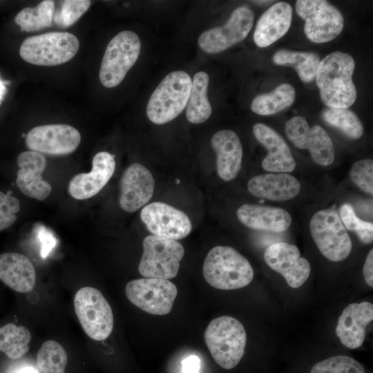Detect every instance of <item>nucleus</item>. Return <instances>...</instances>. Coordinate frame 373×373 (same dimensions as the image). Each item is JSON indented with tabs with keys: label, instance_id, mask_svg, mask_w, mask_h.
Wrapping results in <instances>:
<instances>
[{
	"label": "nucleus",
	"instance_id": "obj_1",
	"mask_svg": "<svg viewBox=\"0 0 373 373\" xmlns=\"http://www.w3.org/2000/svg\"><path fill=\"white\" fill-rule=\"evenodd\" d=\"M355 68L348 53L333 52L320 61L316 83L321 99L329 108H347L356 101L357 92L352 81Z\"/></svg>",
	"mask_w": 373,
	"mask_h": 373
},
{
	"label": "nucleus",
	"instance_id": "obj_2",
	"mask_svg": "<svg viewBox=\"0 0 373 373\" xmlns=\"http://www.w3.org/2000/svg\"><path fill=\"white\" fill-rule=\"evenodd\" d=\"M202 272L210 285L222 290L244 287L254 278V270L249 260L229 246L212 248L204 259Z\"/></svg>",
	"mask_w": 373,
	"mask_h": 373
},
{
	"label": "nucleus",
	"instance_id": "obj_3",
	"mask_svg": "<svg viewBox=\"0 0 373 373\" xmlns=\"http://www.w3.org/2000/svg\"><path fill=\"white\" fill-rule=\"evenodd\" d=\"M214 361L226 370L235 367L245 354L247 334L237 319L222 316L212 320L204 334Z\"/></svg>",
	"mask_w": 373,
	"mask_h": 373
},
{
	"label": "nucleus",
	"instance_id": "obj_4",
	"mask_svg": "<svg viewBox=\"0 0 373 373\" xmlns=\"http://www.w3.org/2000/svg\"><path fill=\"white\" fill-rule=\"evenodd\" d=\"M192 79L183 70L169 73L151 94L146 115L156 124H166L177 117L186 107L190 95Z\"/></svg>",
	"mask_w": 373,
	"mask_h": 373
},
{
	"label": "nucleus",
	"instance_id": "obj_5",
	"mask_svg": "<svg viewBox=\"0 0 373 373\" xmlns=\"http://www.w3.org/2000/svg\"><path fill=\"white\" fill-rule=\"evenodd\" d=\"M79 41L68 32H50L26 38L19 48L21 57L26 62L41 66L60 65L77 54Z\"/></svg>",
	"mask_w": 373,
	"mask_h": 373
},
{
	"label": "nucleus",
	"instance_id": "obj_6",
	"mask_svg": "<svg viewBox=\"0 0 373 373\" xmlns=\"http://www.w3.org/2000/svg\"><path fill=\"white\" fill-rule=\"evenodd\" d=\"M141 50L138 35L131 30L117 33L105 50L99 69V80L106 88L118 86L137 61Z\"/></svg>",
	"mask_w": 373,
	"mask_h": 373
},
{
	"label": "nucleus",
	"instance_id": "obj_7",
	"mask_svg": "<svg viewBox=\"0 0 373 373\" xmlns=\"http://www.w3.org/2000/svg\"><path fill=\"white\" fill-rule=\"evenodd\" d=\"M138 271L145 278L170 280L175 278L184 254L178 241L153 235L144 238Z\"/></svg>",
	"mask_w": 373,
	"mask_h": 373
},
{
	"label": "nucleus",
	"instance_id": "obj_8",
	"mask_svg": "<svg viewBox=\"0 0 373 373\" xmlns=\"http://www.w3.org/2000/svg\"><path fill=\"white\" fill-rule=\"evenodd\" d=\"M309 228L315 244L326 258L339 262L348 257L352 242L339 214L334 209L316 212L310 220Z\"/></svg>",
	"mask_w": 373,
	"mask_h": 373
},
{
	"label": "nucleus",
	"instance_id": "obj_9",
	"mask_svg": "<svg viewBox=\"0 0 373 373\" xmlns=\"http://www.w3.org/2000/svg\"><path fill=\"white\" fill-rule=\"evenodd\" d=\"M74 307L78 320L90 338L103 341L108 338L113 329L112 309L96 288L84 287L75 295Z\"/></svg>",
	"mask_w": 373,
	"mask_h": 373
},
{
	"label": "nucleus",
	"instance_id": "obj_10",
	"mask_svg": "<svg viewBox=\"0 0 373 373\" xmlns=\"http://www.w3.org/2000/svg\"><path fill=\"white\" fill-rule=\"evenodd\" d=\"M296 11L305 20V34L314 43L332 41L343 30V15L327 1L298 0L296 2Z\"/></svg>",
	"mask_w": 373,
	"mask_h": 373
},
{
	"label": "nucleus",
	"instance_id": "obj_11",
	"mask_svg": "<svg viewBox=\"0 0 373 373\" xmlns=\"http://www.w3.org/2000/svg\"><path fill=\"white\" fill-rule=\"evenodd\" d=\"M125 294L129 301L154 315H166L172 309L178 290L169 280L144 278L128 282Z\"/></svg>",
	"mask_w": 373,
	"mask_h": 373
},
{
	"label": "nucleus",
	"instance_id": "obj_12",
	"mask_svg": "<svg viewBox=\"0 0 373 373\" xmlns=\"http://www.w3.org/2000/svg\"><path fill=\"white\" fill-rule=\"evenodd\" d=\"M289 140L298 149H307L313 161L323 166L332 164L335 151L333 142L320 126L309 127L305 117L295 116L285 124Z\"/></svg>",
	"mask_w": 373,
	"mask_h": 373
},
{
	"label": "nucleus",
	"instance_id": "obj_13",
	"mask_svg": "<svg viewBox=\"0 0 373 373\" xmlns=\"http://www.w3.org/2000/svg\"><path fill=\"white\" fill-rule=\"evenodd\" d=\"M81 142L75 127L66 124L35 126L27 133L25 142L33 151L50 155H66L73 153Z\"/></svg>",
	"mask_w": 373,
	"mask_h": 373
},
{
	"label": "nucleus",
	"instance_id": "obj_14",
	"mask_svg": "<svg viewBox=\"0 0 373 373\" xmlns=\"http://www.w3.org/2000/svg\"><path fill=\"white\" fill-rule=\"evenodd\" d=\"M254 20V14L251 9L245 6L237 8L224 26L203 32L198 38V45L208 53L224 51L245 39Z\"/></svg>",
	"mask_w": 373,
	"mask_h": 373
},
{
	"label": "nucleus",
	"instance_id": "obj_15",
	"mask_svg": "<svg viewBox=\"0 0 373 373\" xmlns=\"http://www.w3.org/2000/svg\"><path fill=\"white\" fill-rule=\"evenodd\" d=\"M140 218L153 236L162 238L180 240L192 229L191 220L185 213L164 202H154L145 205Z\"/></svg>",
	"mask_w": 373,
	"mask_h": 373
},
{
	"label": "nucleus",
	"instance_id": "obj_16",
	"mask_svg": "<svg viewBox=\"0 0 373 373\" xmlns=\"http://www.w3.org/2000/svg\"><path fill=\"white\" fill-rule=\"evenodd\" d=\"M264 259L267 265L280 274L292 288L303 285L309 276V262L300 257V251L294 245L274 243L265 250Z\"/></svg>",
	"mask_w": 373,
	"mask_h": 373
},
{
	"label": "nucleus",
	"instance_id": "obj_17",
	"mask_svg": "<svg viewBox=\"0 0 373 373\" xmlns=\"http://www.w3.org/2000/svg\"><path fill=\"white\" fill-rule=\"evenodd\" d=\"M154 185V178L146 167L140 163L131 164L120 180V207L128 213L144 207L152 198Z\"/></svg>",
	"mask_w": 373,
	"mask_h": 373
},
{
	"label": "nucleus",
	"instance_id": "obj_18",
	"mask_svg": "<svg viewBox=\"0 0 373 373\" xmlns=\"http://www.w3.org/2000/svg\"><path fill=\"white\" fill-rule=\"evenodd\" d=\"M16 184L27 197L43 201L52 191L49 182L42 178L47 160L46 157L33 151H23L17 157Z\"/></svg>",
	"mask_w": 373,
	"mask_h": 373
},
{
	"label": "nucleus",
	"instance_id": "obj_19",
	"mask_svg": "<svg viewBox=\"0 0 373 373\" xmlns=\"http://www.w3.org/2000/svg\"><path fill=\"white\" fill-rule=\"evenodd\" d=\"M88 173L74 175L68 186V193L75 199H88L97 194L108 183L115 169L113 155L106 151L97 153L93 158Z\"/></svg>",
	"mask_w": 373,
	"mask_h": 373
},
{
	"label": "nucleus",
	"instance_id": "obj_20",
	"mask_svg": "<svg viewBox=\"0 0 373 373\" xmlns=\"http://www.w3.org/2000/svg\"><path fill=\"white\" fill-rule=\"evenodd\" d=\"M372 319V303L366 301L351 303L338 318L336 334L345 347L358 348L363 344L366 327Z\"/></svg>",
	"mask_w": 373,
	"mask_h": 373
},
{
	"label": "nucleus",
	"instance_id": "obj_21",
	"mask_svg": "<svg viewBox=\"0 0 373 373\" xmlns=\"http://www.w3.org/2000/svg\"><path fill=\"white\" fill-rule=\"evenodd\" d=\"M256 140L268 151L262 162V167L267 171L289 173L294 170L296 162L291 151L284 139L274 129L262 123L253 126Z\"/></svg>",
	"mask_w": 373,
	"mask_h": 373
},
{
	"label": "nucleus",
	"instance_id": "obj_22",
	"mask_svg": "<svg viewBox=\"0 0 373 373\" xmlns=\"http://www.w3.org/2000/svg\"><path fill=\"white\" fill-rule=\"evenodd\" d=\"M211 146L216 153L217 172L225 181L233 180L242 164V147L238 135L231 130H221L211 138Z\"/></svg>",
	"mask_w": 373,
	"mask_h": 373
},
{
	"label": "nucleus",
	"instance_id": "obj_23",
	"mask_svg": "<svg viewBox=\"0 0 373 373\" xmlns=\"http://www.w3.org/2000/svg\"><path fill=\"white\" fill-rule=\"evenodd\" d=\"M292 8L287 2H278L268 8L259 18L254 32L255 44L267 47L284 36L290 28Z\"/></svg>",
	"mask_w": 373,
	"mask_h": 373
},
{
	"label": "nucleus",
	"instance_id": "obj_24",
	"mask_svg": "<svg viewBox=\"0 0 373 373\" xmlns=\"http://www.w3.org/2000/svg\"><path fill=\"white\" fill-rule=\"evenodd\" d=\"M247 189L253 195L272 201H286L300 190L299 181L287 173H266L251 178Z\"/></svg>",
	"mask_w": 373,
	"mask_h": 373
},
{
	"label": "nucleus",
	"instance_id": "obj_25",
	"mask_svg": "<svg viewBox=\"0 0 373 373\" xmlns=\"http://www.w3.org/2000/svg\"><path fill=\"white\" fill-rule=\"evenodd\" d=\"M239 221L246 227L261 231L282 232L291 224V217L279 207L244 204L236 212Z\"/></svg>",
	"mask_w": 373,
	"mask_h": 373
},
{
	"label": "nucleus",
	"instance_id": "obj_26",
	"mask_svg": "<svg viewBox=\"0 0 373 373\" xmlns=\"http://www.w3.org/2000/svg\"><path fill=\"white\" fill-rule=\"evenodd\" d=\"M0 280L15 291L28 293L35 285V269L26 256L5 252L0 254Z\"/></svg>",
	"mask_w": 373,
	"mask_h": 373
},
{
	"label": "nucleus",
	"instance_id": "obj_27",
	"mask_svg": "<svg viewBox=\"0 0 373 373\" xmlns=\"http://www.w3.org/2000/svg\"><path fill=\"white\" fill-rule=\"evenodd\" d=\"M209 81V75L204 71L193 76L186 112V119L191 123H203L211 115L212 108L207 98Z\"/></svg>",
	"mask_w": 373,
	"mask_h": 373
},
{
	"label": "nucleus",
	"instance_id": "obj_28",
	"mask_svg": "<svg viewBox=\"0 0 373 373\" xmlns=\"http://www.w3.org/2000/svg\"><path fill=\"white\" fill-rule=\"evenodd\" d=\"M272 59L277 65L293 67L300 79L305 83L314 79L321 61L316 52L285 49L276 52Z\"/></svg>",
	"mask_w": 373,
	"mask_h": 373
},
{
	"label": "nucleus",
	"instance_id": "obj_29",
	"mask_svg": "<svg viewBox=\"0 0 373 373\" xmlns=\"http://www.w3.org/2000/svg\"><path fill=\"white\" fill-rule=\"evenodd\" d=\"M295 97L294 86L289 84H282L270 93L256 96L251 102V109L260 115H274L290 106Z\"/></svg>",
	"mask_w": 373,
	"mask_h": 373
},
{
	"label": "nucleus",
	"instance_id": "obj_30",
	"mask_svg": "<svg viewBox=\"0 0 373 373\" xmlns=\"http://www.w3.org/2000/svg\"><path fill=\"white\" fill-rule=\"evenodd\" d=\"M31 334L23 325L8 323L0 327V351L10 359L21 358L29 350Z\"/></svg>",
	"mask_w": 373,
	"mask_h": 373
},
{
	"label": "nucleus",
	"instance_id": "obj_31",
	"mask_svg": "<svg viewBox=\"0 0 373 373\" xmlns=\"http://www.w3.org/2000/svg\"><path fill=\"white\" fill-rule=\"evenodd\" d=\"M55 9L53 1L44 0L35 7L22 9L14 20L22 31H39L52 26Z\"/></svg>",
	"mask_w": 373,
	"mask_h": 373
},
{
	"label": "nucleus",
	"instance_id": "obj_32",
	"mask_svg": "<svg viewBox=\"0 0 373 373\" xmlns=\"http://www.w3.org/2000/svg\"><path fill=\"white\" fill-rule=\"evenodd\" d=\"M67 362L65 349L53 340L44 342L37 354L39 373H65Z\"/></svg>",
	"mask_w": 373,
	"mask_h": 373
},
{
	"label": "nucleus",
	"instance_id": "obj_33",
	"mask_svg": "<svg viewBox=\"0 0 373 373\" xmlns=\"http://www.w3.org/2000/svg\"><path fill=\"white\" fill-rule=\"evenodd\" d=\"M324 121L352 139L363 134V126L358 116L348 108H328L322 113Z\"/></svg>",
	"mask_w": 373,
	"mask_h": 373
},
{
	"label": "nucleus",
	"instance_id": "obj_34",
	"mask_svg": "<svg viewBox=\"0 0 373 373\" xmlns=\"http://www.w3.org/2000/svg\"><path fill=\"white\" fill-rule=\"evenodd\" d=\"M91 1L88 0H66L55 9L53 21L61 28L73 25L88 10Z\"/></svg>",
	"mask_w": 373,
	"mask_h": 373
},
{
	"label": "nucleus",
	"instance_id": "obj_35",
	"mask_svg": "<svg viewBox=\"0 0 373 373\" xmlns=\"http://www.w3.org/2000/svg\"><path fill=\"white\" fill-rule=\"evenodd\" d=\"M310 373H365V370L356 360L340 355L316 363Z\"/></svg>",
	"mask_w": 373,
	"mask_h": 373
},
{
	"label": "nucleus",
	"instance_id": "obj_36",
	"mask_svg": "<svg viewBox=\"0 0 373 373\" xmlns=\"http://www.w3.org/2000/svg\"><path fill=\"white\" fill-rule=\"evenodd\" d=\"M340 216L345 229L354 231L363 243L370 244L372 242V222H367L358 218L353 207L347 203L343 204L340 208Z\"/></svg>",
	"mask_w": 373,
	"mask_h": 373
},
{
	"label": "nucleus",
	"instance_id": "obj_37",
	"mask_svg": "<svg viewBox=\"0 0 373 373\" xmlns=\"http://www.w3.org/2000/svg\"><path fill=\"white\" fill-rule=\"evenodd\" d=\"M352 182L363 191L373 194V161L365 159L356 162L350 172Z\"/></svg>",
	"mask_w": 373,
	"mask_h": 373
},
{
	"label": "nucleus",
	"instance_id": "obj_38",
	"mask_svg": "<svg viewBox=\"0 0 373 373\" xmlns=\"http://www.w3.org/2000/svg\"><path fill=\"white\" fill-rule=\"evenodd\" d=\"M20 202L10 192L0 191V231L12 227L17 220Z\"/></svg>",
	"mask_w": 373,
	"mask_h": 373
},
{
	"label": "nucleus",
	"instance_id": "obj_39",
	"mask_svg": "<svg viewBox=\"0 0 373 373\" xmlns=\"http://www.w3.org/2000/svg\"><path fill=\"white\" fill-rule=\"evenodd\" d=\"M200 359L195 355H190L182 362L181 373H199Z\"/></svg>",
	"mask_w": 373,
	"mask_h": 373
},
{
	"label": "nucleus",
	"instance_id": "obj_40",
	"mask_svg": "<svg viewBox=\"0 0 373 373\" xmlns=\"http://www.w3.org/2000/svg\"><path fill=\"white\" fill-rule=\"evenodd\" d=\"M363 278L366 283L373 287V250L369 251L363 269Z\"/></svg>",
	"mask_w": 373,
	"mask_h": 373
},
{
	"label": "nucleus",
	"instance_id": "obj_41",
	"mask_svg": "<svg viewBox=\"0 0 373 373\" xmlns=\"http://www.w3.org/2000/svg\"><path fill=\"white\" fill-rule=\"evenodd\" d=\"M5 84H8V82H3L0 79V104L7 91V88L6 87Z\"/></svg>",
	"mask_w": 373,
	"mask_h": 373
},
{
	"label": "nucleus",
	"instance_id": "obj_42",
	"mask_svg": "<svg viewBox=\"0 0 373 373\" xmlns=\"http://www.w3.org/2000/svg\"><path fill=\"white\" fill-rule=\"evenodd\" d=\"M16 373H37V372L33 367H26L19 370Z\"/></svg>",
	"mask_w": 373,
	"mask_h": 373
},
{
	"label": "nucleus",
	"instance_id": "obj_43",
	"mask_svg": "<svg viewBox=\"0 0 373 373\" xmlns=\"http://www.w3.org/2000/svg\"><path fill=\"white\" fill-rule=\"evenodd\" d=\"M254 2L259 3H265L270 1H255Z\"/></svg>",
	"mask_w": 373,
	"mask_h": 373
}]
</instances>
